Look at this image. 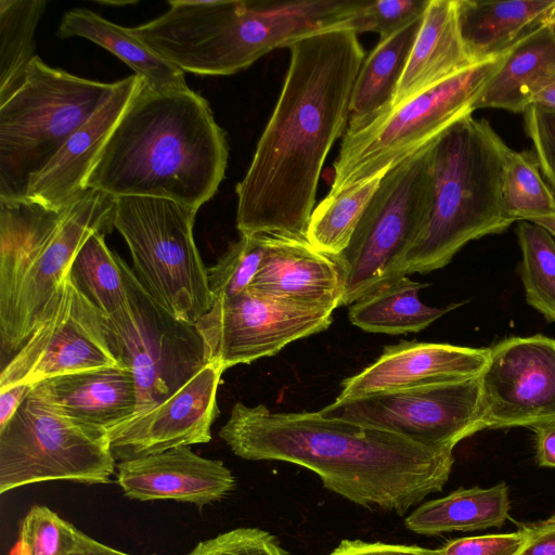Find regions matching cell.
<instances>
[{
    "label": "cell",
    "mask_w": 555,
    "mask_h": 555,
    "mask_svg": "<svg viewBox=\"0 0 555 555\" xmlns=\"http://www.w3.org/2000/svg\"><path fill=\"white\" fill-rule=\"evenodd\" d=\"M291 62L272 115L236 185L241 235L306 238L319 178L348 127L364 49L358 34L332 28L288 46Z\"/></svg>",
    "instance_id": "obj_1"
},
{
    "label": "cell",
    "mask_w": 555,
    "mask_h": 555,
    "mask_svg": "<svg viewBox=\"0 0 555 555\" xmlns=\"http://www.w3.org/2000/svg\"><path fill=\"white\" fill-rule=\"evenodd\" d=\"M220 438L249 461H283L314 472L323 486L371 511L404 515L447 483L453 449L318 412H272L236 402Z\"/></svg>",
    "instance_id": "obj_2"
},
{
    "label": "cell",
    "mask_w": 555,
    "mask_h": 555,
    "mask_svg": "<svg viewBox=\"0 0 555 555\" xmlns=\"http://www.w3.org/2000/svg\"><path fill=\"white\" fill-rule=\"evenodd\" d=\"M225 131L192 89L158 93L144 82L94 163L86 189L165 198L198 210L224 179Z\"/></svg>",
    "instance_id": "obj_3"
},
{
    "label": "cell",
    "mask_w": 555,
    "mask_h": 555,
    "mask_svg": "<svg viewBox=\"0 0 555 555\" xmlns=\"http://www.w3.org/2000/svg\"><path fill=\"white\" fill-rule=\"evenodd\" d=\"M115 201L92 189L62 209L0 198L1 369L44 317L83 243L112 232Z\"/></svg>",
    "instance_id": "obj_4"
},
{
    "label": "cell",
    "mask_w": 555,
    "mask_h": 555,
    "mask_svg": "<svg viewBox=\"0 0 555 555\" xmlns=\"http://www.w3.org/2000/svg\"><path fill=\"white\" fill-rule=\"evenodd\" d=\"M506 146L488 120L473 114L436 135L430 211L396 279L440 269L470 241L514 223L502 197Z\"/></svg>",
    "instance_id": "obj_5"
},
{
    "label": "cell",
    "mask_w": 555,
    "mask_h": 555,
    "mask_svg": "<svg viewBox=\"0 0 555 555\" xmlns=\"http://www.w3.org/2000/svg\"><path fill=\"white\" fill-rule=\"evenodd\" d=\"M116 85L75 76L36 56L22 85L0 103V198H25L29 180Z\"/></svg>",
    "instance_id": "obj_6"
},
{
    "label": "cell",
    "mask_w": 555,
    "mask_h": 555,
    "mask_svg": "<svg viewBox=\"0 0 555 555\" xmlns=\"http://www.w3.org/2000/svg\"><path fill=\"white\" fill-rule=\"evenodd\" d=\"M106 429L64 412L42 382L0 428V493L48 481L107 483L115 472Z\"/></svg>",
    "instance_id": "obj_7"
},
{
    "label": "cell",
    "mask_w": 555,
    "mask_h": 555,
    "mask_svg": "<svg viewBox=\"0 0 555 555\" xmlns=\"http://www.w3.org/2000/svg\"><path fill=\"white\" fill-rule=\"evenodd\" d=\"M435 138L387 170L347 248L333 257L343 274L339 306L396 279L430 211Z\"/></svg>",
    "instance_id": "obj_8"
},
{
    "label": "cell",
    "mask_w": 555,
    "mask_h": 555,
    "mask_svg": "<svg viewBox=\"0 0 555 555\" xmlns=\"http://www.w3.org/2000/svg\"><path fill=\"white\" fill-rule=\"evenodd\" d=\"M511 50L421 92L362 131L345 132L327 195L387 172L457 119L473 114Z\"/></svg>",
    "instance_id": "obj_9"
},
{
    "label": "cell",
    "mask_w": 555,
    "mask_h": 555,
    "mask_svg": "<svg viewBox=\"0 0 555 555\" xmlns=\"http://www.w3.org/2000/svg\"><path fill=\"white\" fill-rule=\"evenodd\" d=\"M115 198L113 225L128 245L139 282L173 315L195 324L214 302L193 235L197 210L165 198Z\"/></svg>",
    "instance_id": "obj_10"
},
{
    "label": "cell",
    "mask_w": 555,
    "mask_h": 555,
    "mask_svg": "<svg viewBox=\"0 0 555 555\" xmlns=\"http://www.w3.org/2000/svg\"><path fill=\"white\" fill-rule=\"evenodd\" d=\"M121 268L127 300L104 315V324L113 353L133 373L139 414L177 392L209 361L196 325L159 305L124 260Z\"/></svg>",
    "instance_id": "obj_11"
},
{
    "label": "cell",
    "mask_w": 555,
    "mask_h": 555,
    "mask_svg": "<svg viewBox=\"0 0 555 555\" xmlns=\"http://www.w3.org/2000/svg\"><path fill=\"white\" fill-rule=\"evenodd\" d=\"M319 412L325 417L374 426L434 448L454 449L463 439L487 429L480 376L336 398Z\"/></svg>",
    "instance_id": "obj_12"
},
{
    "label": "cell",
    "mask_w": 555,
    "mask_h": 555,
    "mask_svg": "<svg viewBox=\"0 0 555 555\" xmlns=\"http://www.w3.org/2000/svg\"><path fill=\"white\" fill-rule=\"evenodd\" d=\"M335 309L244 293L212 302L196 323L209 362L224 370L278 353L286 345L326 330Z\"/></svg>",
    "instance_id": "obj_13"
},
{
    "label": "cell",
    "mask_w": 555,
    "mask_h": 555,
    "mask_svg": "<svg viewBox=\"0 0 555 555\" xmlns=\"http://www.w3.org/2000/svg\"><path fill=\"white\" fill-rule=\"evenodd\" d=\"M117 365L122 364L109 347L103 313L67 274L42 320L1 369L0 389Z\"/></svg>",
    "instance_id": "obj_14"
},
{
    "label": "cell",
    "mask_w": 555,
    "mask_h": 555,
    "mask_svg": "<svg viewBox=\"0 0 555 555\" xmlns=\"http://www.w3.org/2000/svg\"><path fill=\"white\" fill-rule=\"evenodd\" d=\"M487 429L555 418V339L509 337L490 347L480 375Z\"/></svg>",
    "instance_id": "obj_15"
},
{
    "label": "cell",
    "mask_w": 555,
    "mask_h": 555,
    "mask_svg": "<svg viewBox=\"0 0 555 555\" xmlns=\"http://www.w3.org/2000/svg\"><path fill=\"white\" fill-rule=\"evenodd\" d=\"M224 367L207 363L168 399L107 430L115 460L126 461L211 440Z\"/></svg>",
    "instance_id": "obj_16"
},
{
    "label": "cell",
    "mask_w": 555,
    "mask_h": 555,
    "mask_svg": "<svg viewBox=\"0 0 555 555\" xmlns=\"http://www.w3.org/2000/svg\"><path fill=\"white\" fill-rule=\"evenodd\" d=\"M117 482L132 500H175L197 506L220 501L235 488V478L222 461L203 457L189 447L121 461Z\"/></svg>",
    "instance_id": "obj_17"
},
{
    "label": "cell",
    "mask_w": 555,
    "mask_h": 555,
    "mask_svg": "<svg viewBox=\"0 0 555 555\" xmlns=\"http://www.w3.org/2000/svg\"><path fill=\"white\" fill-rule=\"evenodd\" d=\"M490 360V348L402 340L360 373L346 378L337 399L403 389L420 384L480 376Z\"/></svg>",
    "instance_id": "obj_18"
},
{
    "label": "cell",
    "mask_w": 555,
    "mask_h": 555,
    "mask_svg": "<svg viewBox=\"0 0 555 555\" xmlns=\"http://www.w3.org/2000/svg\"><path fill=\"white\" fill-rule=\"evenodd\" d=\"M143 85L137 75L117 80L108 100L65 142L28 183L26 198L62 209L86 191L88 176L131 99Z\"/></svg>",
    "instance_id": "obj_19"
},
{
    "label": "cell",
    "mask_w": 555,
    "mask_h": 555,
    "mask_svg": "<svg viewBox=\"0 0 555 555\" xmlns=\"http://www.w3.org/2000/svg\"><path fill=\"white\" fill-rule=\"evenodd\" d=\"M249 288L336 309L343 295V274L334 258L317 250L307 238L267 235L266 254Z\"/></svg>",
    "instance_id": "obj_20"
},
{
    "label": "cell",
    "mask_w": 555,
    "mask_h": 555,
    "mask_svg": "<svg viewBox=\"0 0 555 555\" xmlns=\"http://www.w3.org/2000/svg\"><path fill=\"white\" fill-rule=\"evenodd\" d=\"M475 63L461 34L457 0H430L391 109Z\"/></svg>",
    "instance_id": "obj_21"
},
{
    "label": "cell",
    "mask_w": 555,
    "mask_h": 555,
    "mask_svg": "<svg viewBox=\"0 0 555 555\" xmlns=\"http://www.w3.org/2000/svg\"><path fill=\"white\" fill-rule=\"evenodd\" d=\"M68 415L109 430L135 414L137 386L125 365L104 366L42 380Z\"/></svg>",
    "instance_id": "obj_22"
},
{
    "label": "cell",
    "mask_w": 555,
    "mask_h": 555,
    "mask_svg": "<svg viewBox=\"0 0 555 555\" xmlns=\"http://www.w3.org/2000/svg\"><path fill=\"white\" fill-rule=\"evenodd\" d=\"M555 0H457L459 24L474 62L499 56L547 25Z\"/></svg>",
    "instance_id": "obj_23"
},
{
    "label": "cell",
    "mask_w": 555,
    "mask_h": 555,
    "mask_svg": "<svg viewBox=\"0 0 555 555\" xmlns=\"http://www.w3.org/2000/svg\"><path fill=\"white\" fill-rule=\"evenodd\" d=\"M423 15L379 39L363 60L351 93L347 133L362 131L390 113Z\"/></svg>",
    "instance_id": "obj_24"
},
{
    "label": "cell",
    "mask_w": 555,
    "mask_h": 555,
    "mask_svg": "<svg viewBox=\"0 0 555 555\" xmlns=\"http://www.w3.org/2000/svg\"><path fill=\"white\" fill-rule=\"evenodd\" d=\"M56 35L59 38L81 37L104 48L126 63L134 75L154 92L167 93L191 89L184 72L154 52L133 36L128 27L112 23L88 9L64 13Z\"/></svg>",
    "instance_id": "obj_25"
},
{
    "label": "cell",
    "mask_w": 555,
    "mask_h": 555,
    "mask_svg": "<svg viewBox=\"0 0 555 555\" xmlns=\"http://www.w3.org/2000/svg\"><path fill=\"white\" fill-rule=\"evenodd\" d=\"M555 82V38L547 25L512 48L479 100L478 108L524 113L533 96Z\"/></svg>",
    "instance_id": "obj_26"
},
{
    "label": "cell",
    "mask_w": 555,
    "mask_h": 555,
    "mask_svg": "<svg viewBox=\"0 0 555 555\" xmlns=\"http://www.w3.org/2000/svg\"><path fill=\"white\" fill-rule=\"evenodd\" d=\"M509 508L508 487L504 482L486 489L460 488L447 496L421 504L404 519V526L425 535L476 531L502 527Z\"/></svg>",
    "instance_id": "obj_27"
},
{
    "label": "cell",
    "mask_w": 555,
    "mask_h": 555,
    "mask_svg": "<svg viewBox=\"0 0 555 555\" xmlns=\"http://www.w3.org/2000/svg\"><path fill=\"white\" fill-rule=\"evenodd\" d=\"M427 286L408 275L391 280L350 305L349 320L371 333L399 335L420 332L461 305L430 307L423 304L418 293Z\"/></svg>",
    "instance_id": "obj_28"
},
{
    "label": "cell",
    "mask_w": 555,
    "mask_h": 555,
    "mask_svg": "<svg viewBox=\"0 0 555 555\" xmlns=\"http://www.w3.org/2000/svg\"><path fill=\"white\" fill-rule=\"evenodd\" d=\"M385 173L334 195H326L311 212L306 230L309 244L327 256L340 255L347 248Z\"/></svg>",
    "instance_id": "obj_29"
},
{
    "label": "cell",
    "mask_w": 555,
    "mask_h": 555,
    "mask_svg": "<svg viewBox=\"0 0 555 555\" xmlns=\"http://www.w3.org/2000/svg\"><path fill=\"white\" fill-rule=\"evenodd\" d=\"M47 4L44 0H0V103L22 85L37 56L35 33Z\"/></svg>",
    "instance_id": "obj_30"
},
{
    "label": "cell",
    "mask_w": 555,
    "mask_h": 555,
    "mask_svg": "<svg viewBox=\"0 0 555 555\" xmlns=\"http://www.w3.org/2000/svg\"><path fill=\"white\" fill-rule=\"evenodd\" d=\"M104 236L96 232L83 243L68 275L77 289L103 315L108 317L125 305L127 295L122 259L107 247Z\"/></svg>",
    "instance_id": "obj_31"
},
{
    "label": "cell",
    "mask_w": 555,
    "mask_h": 555,
    "mask_svg": "<svg viewBox=\"0 0 555 555\" xmlns=\"http://www.w3.org/2000/svg\"><path fill=\"white\" fill-rule=\"evenodd\" d=\"M502 197L513 222L534 221L555 215V194L544 180L533 152H504Z\"/></svg>",
    "instance_id": "obj_32"
},
{
    "label": "cell",
    "mask_w": 555,
    "mask_h": 555,
    "mask_svg": "<svg viewBox=\"0 0 555 555\" xmlns=\"http://www.w3.org/2000/svg\"><path fill=\"white\" fill-rule=\"evenodd\" d=\"M520 275L527 302L548 322H555V241L542 227L519 221Z\"/></svg>",
    "instance_id": "obj_33"
},
{
    "label": "cell",
    "mask_w": 555,
    "mask_h": 555,
    "mask_svg": "<svg viewBox=\"0 0 555 555\" xmlns=\"http://www.w3.org/2000/svg\"><path fill=\"white\" fill-rule=\"evenodd\" d=\"M267 249L266 234L241 235L210 268L207 279L214 301L235 297L249 288Z\"/></svg>",
    "instance_id": "obj_34"
},
{
    "label": "cell",
    "mask_w": 555,
    "mask_h": 555,
    "mask_svg": "<svg viewBox=\"0 0 555 555\" xmlns=\"http://www.w3.org/2000/svg\"><path fill=\"white\" fill-rule=\"evenodd\" d=\"M83 534L47 506L34 505L22 520L12 555H72Z\"/></svg>",
    "instance_id": "obj_35"
},
{
    "label": "cell",
    "mask_w": 555,
    "mask_h": 555,
    "mask_svg": "<svg viewBox=\"0 0 555 555\" xmlns=\"http://www.w3.org/2000/svg\"><path fill=\"white\" fill-rule=\"evenodd\" d=\"M430 0H362L343 25L354 33H377L384 39L422 16Z\"/></svg>",
    "instance_id": "obj_36"
},
{
    "label": "cell",
    "mask_w": 555,
    "mask_h": 555,
    "mask_svg": "<svg viewBox=\"0 0 555 555\" xmlns=\"http://www.w3.org/2000/svg\"><path fill=\"white\" fill-rule=\"evenodd\" d=\"M188 555H289L270 532L236 528L199 542Z\"/></svg>",
    "instance_id": "obj_37"
},
{
    "label": "cell",
    "mask_w": 555,
    "mask_h": 555,
    "mask_svg": "<svg viewBox=\"0 0 555 555\" xmlns=\"http://www.w3.org/2000/svg\"><path fill=\"white\" fill-rule=\"evenodd\" d=\"M524 119L538 166L555 194V111L531 104L524 112Z\"/></svg>",
    "instance_id": "obj_38"
},
{
    "label": "cell",
    "mask_w": 555,
    "mask_h": 555,
    "mask_svg": "<svg viewBox=\"0 0 555 555\" xmlns=\"http://www.w3.org/2000/svg\"><path fill=\"white\" fill-rule=\"evenodd\" d=\"M531 537L528 526L511 533L466 537L448 541L436 555H518Z\"/></svg>",
    "instance_id": "obj_39"
},
{
    "label": "cell",
    "mask_w": 555,
    "mask_h": 555,
    "mask_svg": "<svg viewBox=\"0 0 555 555\" xmlns=\"http://www.w3.org/2000/svg\"><path fill=\"white\" fill-rule=\"evenodd\" d=\"M328 555H436L435 550L405 544L345 539Z\"/></svg>",
    "instance_id": "obj_40"
},
{
    "label": "cell",
    "mask_w": 555,
    "mask_h": 555,
    "mask_svg": "<svg viewBox=\"0 0 555 555\" xmlns=\"http://www.w3.org/2000/svg\"><path fill=\"white\" fill-rule=\"evenodd\" d=\"M531 428L535 435L538 464L555 467V418L535 424Z\"/></svg>",
    "instance_id": "obj_41"
},
{
    "label": "cell",
    "mask_w": 555,
    "mask_h": 555,
    "mask_svg": "<svg viewBox=\"0 0 555 555\" xmlns=\"http://www.w3.org/2000/svg\"><path fill=\"white\" fill-rule=\"evenodd\" d=\"M531 537L518 555H555V526L529 525Z\"/></svg>",
    "instance_id": "obj_42"
},
{
    "label": "cell",
    "mask_w": 555,
    "mask_h": 555,
    "mask_svg": "<svg viewBox=\"0 0 555 555\" xmlns=\"http://www.w3.org/2000/svg\"><path fill=\"white\" fill-rule=\"evenodd\" d=\"M34 385H13L0 389V428L15 414Z\"/></svg>",
    "instance_id": "obj_43"
},
{
    "label": "cell",
    "mask_w": 555,
    "mask_h": 555,
    "mask_svg": "<svg viewBox=\"0 0 555 555\" xmlns=\"http://www.w3.org/2000/svg\"><path fill=\"white\" fill-rule=\"evenodd\" d=\"M72 555H132L116 548H113L106 544H103L91 537L83 534L82 543L79 550ZM157 555V554H153Z\"/></svg>",
    "instance_id": "obj_44"
},
{
    "label": "cell",
    "mask_w": 555,
    "mask_h": 555,
    "mask_svg": "<svg viewBox=\"0 0 555 555\" xmlns=\"http://www.w3.org/2000/svg\"><path fill=\"white\" fill-rule=\"evenodd\" d=\"M531 104L541 105L555 111V82L540 90L533 96Z\"/></svg>",
    "instance_id": "obj_45"
},
{
    "label": "cell",
    "mask_w": 555,
    "mask_h": 555,
    "mask_svg": "<svg viewBox=\"0 0 555 555\" xmlns=\"http://www.w3.org/2000/svg\"><path fill=\"white\" fill-rule=\"evenodd\" d=\"M533 223L542 227L544 230H546L553 237H555V215L537 219L532 221Z\"/></svg>",
    "instance_id": "obj_46"
},
{
    "label": "cell",
    "mask_w": 555,
    "mask_h": 555,
    "mask_svg": "<svg viewBox=\"0 0 555 555\" xmlns=\"http://www.w3.org/2000/svg\"><path fill=\"white\" fill-rule=\"evenodd\" d=\"M547 28L550 29L551 34L555 38V11L553 12V14L547 23Z\"/></svg>",
    "instance_id": "obj_47"
},
{
    "label": "cell",
    "mask_w": 555,
    "mask_h": 555,
    "mask_svg": "<svg viewBox=\"0 0 555 555\" xmlns=\"http://www.w3.org/2000/svg\"><path fill=\"white\" fill-rule=\"evenodd\" d=\"M542 526H555V513L545 520L539 521Z\"/></svg>",
    "instance_id": "obj_48"
}]
</instances>
